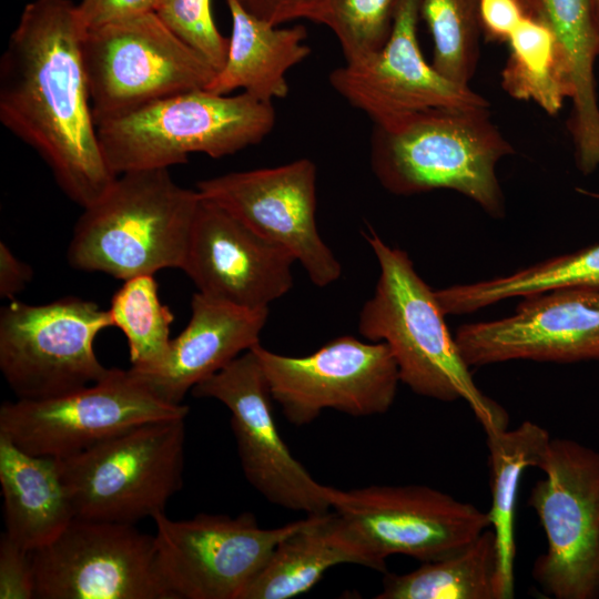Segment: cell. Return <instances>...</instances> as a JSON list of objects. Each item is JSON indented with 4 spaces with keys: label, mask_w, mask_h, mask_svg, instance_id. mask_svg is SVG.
<instances>
[{
    "label": "cell",
    "mask_w": 599,
    "mask_h": 599,
    "mask_svg": "<svg viewBox=\"0 0 599 599\" xmlns=\"http://www.w3.org/2000/svg\"><path fill=\"white\" fill-rule=\"evenodd\" d=\"M377 599H504L497 539L484 530L459 551L417 569L386 573Z\"/></svg>",
    "instance_id": "484cf974"
},
{
    "label": "cell",
    "mask_w": 599,
    "mask_h": 599,
    "mask_svg": "<svg viewBox=\"0 0 599 599\" xmlns=\"http://www.w3.org/2000/svg\"><path fill=\"white\" fill-rule=\"evenodd\" d=\"M185 418L133 427L57 459L75 518L134 524L165 512L182 489Z\"/></svg>",
    "instance_id": "8992f818"
},
{
    "label": "cell",
    "mask_w": 599,
    "mask_h": 599,
    "mask_svg": "<svg viewBox=\"0 0 599 599\" xmlns=\"http://www.w3.org/2000/svg\"><path fill=\"white\" fill-rule=\"evenodd\" d=\"M201 202L169 169L129 171L78 219L67 257L71 266L126 281L183 265Z\"/></svg>",
    "instance_id": "277c9868"
},
{
    "label": "cell",
    "mask_w": 599,
    "mask_h": 599,
    "mask_svg": "<svg viewBox=\"0 0 599 599\" xmlns=\"http://www.w3.org/2000/svg\"><path fill=\"white\" fill-rule=\"evenodd\" d=\"M550 441L549 433L530 420L514 429L486 434L491 494L488 515L498 545L504 599L515 597V519L520 481L526 469L539 468Z\"/></svg>",
    "instance_id": "d4e9b609"
},
{
    "label": "cell",
    "mask_w": 599,
    "mask_h": 599,
    "mask_svg": "<svg viewBox=\"0 0 599 599\" xmlns=\"http://www.w3.org/2000/svg\"><path fill=\"white\" fill-rule=\"evenodd\" d=\"M332 510L374 570L405 555L418 561L448 557L490 528L488 511L425 485L335 489Z\"/></svg>",
    "instance_id": "9c48e42d"
},
{
    "label": "cell",
    "mask_w": 599,
    "mask_h": 599,
    "mask_svg": "<svg viewBox=\"0 0 599 599\" xmlns=\"http://www.w3.org/2000/svg\"><path fill=\"white\" fill-rule=\"evenodd\" d=\"M273 102L245 92L216 94L205 89L174 94L97 125L111 171L169 169L192 153L213 159L263 141L275 125Z\"/></svg>",
    "instance_id": "5b68a950"
},
{
    "label": "cell",
    "mask_w": 599,
    "mask_h": 599,
    "mask_svg": "<svg viewBox=\"0 0 599 599\" xmlns=\"http://www.w3.org/2000/svg\"><path fill=\"white\" fill-rule=\"evenodd\" d=\"M537 13L531 0H478L480 32L488 42H507L519 22Z\"/></svg>",
    "instance_id": "836d02e7"
},
{
    "label": "cell",
    "mask_w": 599,
    "mask_h": 599,
    "mask_svg": "<svg viewBox=\"0 0 599 599\" xmlns=\"http://www.w3.org/2000/svg\"><path fill=\"white\" fill-rule=\"evenodd\" d=\"M577 191L586 196H589L591 199H596L599 201V192H592L583 189H577Z\"/></svg>",
    "instance_id": "74e56055"
},
{
    "label": "cell",
    "mask_w": 599,
    "mask_h": 599,
    "mask_svg": "<svg viewBox=\"0 0 599 599\" xmlns=\"http://www.w3.org/2000/svg\"><path fill=\"white\" fill-rule=\"evenodd\" d=\"M576 287L599 288V244L510 274L435 290V295L445 315H461L509 298Z\"/></svg>",
    "instance_id": "4316f807"
},
{
    "label": "cell",
    "mask_w": 599,
    "mask_h": 599,
    "mask_svg": "<svg viewBox=\"0 0 599 599\" xmlns=\"http://www.w3.org/2000/svg\"><path fill=\"white\" fill-rule=\"evenodd\" d=\"M419 19L420 0H402L385 45L329 74L332 88L374 125L430 109L489 108L469 85L445 78L425 60L417 35Z\"/></svg>",
    "instance_id": "e0dca14e"
},
{
    "label": "cell",
    "mask_w": 599,
    "mask_h": 599,
    "mask_svg": "<svg viewBox=\"0 0 599 599\" xmlns=\"http://www.w3.org/2000/svg\"><path fill=\"white\" fill-rule=\"evenodd\" d=\"M552 28L568 59L572 80L568 130L577 169L585 175L599 167V103L595 65L599 55V20L593 0H531Z\"/></svg>",
    "instance_id": "603a6c76"
},
{
    "label": "cell",
    "mask_w": 599,
    "mask_h": 599,
    "mask_svg": "<svg viewBox=\"0 0 599 599\" xmlns=\"http://www.w3.org/2000/svg\"><path fill=\"white\" fill-rule=\"evenodd\" d=\"M512 314L460 325L455 339L465 362H599V288H559L528 295Z\"/></svg>",
    "instance_id": "ac0fdd59"
},
{
    "label": "cell",
    "mask_w": 599,
    "mask_h": 599,
    "mask_svg": "<svg viewBox=\"0 0 599 599\" xmlns=\"http://www.w3.org/2000/svg\"><path fill=\"white\" fill-rule=\"evenodd\" d=\"M110 326L109 311L93 301H11L0 311L1 373L18 399L51 398L94 384L110 372L94 352L95 337Z\"/></svg>",
    "instance_id": "30bf717a"
},
{
    "label": "cell",
    "mask_w": 599,
    "mask_h": 599,
    "mask_svg": "<svg viewBox=\"0 0 599 599\" xmlns=\"http://www.w3.org/2000/svg\"><path fill=\"white\" fill-rule=\"evenodd\" d=\"M84 34L71 0H33L0 60V122L42 158L63 193L83 209L118 177L92 113Z\"/></svg>",
    "instance_id": "6da1fadb"
},
{
    "label": "cell",
    "mask_w": 599,
    "mask_h": 599,
    "mask_svg": "<svg viewBox=\"0 0 599 599\" xmlns=\"http://www.w3.org/2000/svg\"><path fill=\"white\" fill-rule=\"evenodd\" d=\"M185 404L156 397L129 369L45 399L4 402L0 436L22 450L55 459L82 453L142 424L186 418Z\"/></svg>",
    "instance_id": "8fae6325"
},
{
    "label": "cell",
    "mask_w": 599,
    "mask_h": 599,
    "mask_svg": "<svg viewBox=\"0 0 599 599\" xmlns=\"http://www.w3.org/2000/svg\"><path fill=\"white\" fill-rule=\"evenodd\" d=\"M192 394L216 399L230 410L243 474L268 502L307 516L332 510L336 488L314 479L282 439L273 398L252 348L199 383Z\"/></svg>",
    "instance_id": "5bb4252c"
},
{
    "label": "cell",
    "mask_w": 599,
    "mask_h": 599,
    "mask_svg": "<svg viewBox=\"0 0 599 599\" xmlns=\"http://www.w3.org/2000/svg\"><path fill=\"white\" fill-rule=\"evenodd\" d=\"M35 598L32 551L6 532L0 538V599Z\"/></svg>",
    "instance_id": "d6a6232c"
},
{
    "label": "cell",
    "mask_w": 599,
    "mask_h": 599,
    "mask_svg": "<svg viewBox=\"0 0 599 599\" xmlns=\"http://www.w3.org/2000/svg\"><path fill=\"white\" fill-rule=\"evenodd\" d=\"M82 53L95 124L182 92L216 70L155 12L87 30Z\"/></svg>",
    "instance_id": "ba28073f"
},
{
    "label": "cell",
    "mask_w": 599,
    "mask_h": 599,
    "mask_svg": "<svg viewBox=\"0 0 599 599\" xmlns=\"http://www.w3.org/2000/svg\"><path fill=\"white\" fill-rule=\"evenodd\" d=\"M530 490L531 507L546 536L531 576L555 599L599 598V451L551 438Z\"/></svg>",
    "instance_id": "52a82bcc"
},
{
    "label": "cell",
    "mask_w": 599,
    "mask_h": 599,
    "mask_svg": "<svg viewBox=\"0 0 599 599\" xmlns=\"http://www.w3.org/2000/svg\"><path fill=\"white\" fill-rule=\"evenodd\" d=\"M4 532L34 551L55 539L74 509L55 458L29 454L0 436Z\"/></svg>",
    "instance_id": "7402d4cb"
},
{
    "label": "cell",
    "mask_w": 599,
    "mask_h": 599,
    "mask_svg": "<svg viewBox=\"0 0 599 599\" xmlns=\"http://www.w3.org/2000/svg\"><path fill=\"white\" fill-rule=\"evenodd\" d=\"M509 55L501 70V87L512 99L537 104L557 114L572 97L568 59L552 28L538 13L525 17L507 42Z\"/></svg>",
    "instance_id": "83f0119b"
},
{
    "label": "cell",
    "mask_w": 599,
    "mask_h": 599,
    "mask_svg": "<svg viewBox=\"0 0 599 599\" xmlns=\"http://www.w3.org/2000/svg\"><path fill=\"white\" fill-rule=\"evenodd\" d=\"M294 256L201 196L181 270L199 293L240 307L268 308L293 287Z\"/></svg>",
    "instance_id": "d6986e66"
},
{
    "label": "cell",
    "mask_w": 599,
    "mask_h": 599,
    "mask_svg": "<svg viewBox=\"0 0 599 599\" xmlns=\"http://www.w3.org/2000/svg\"><path fill=\"white\" fill-rule=\"evenodd\" d=\"M341 564L370 569L364 551L348 537L333 510L306 517L285 537L241 599H290L309 591L325 572Z\"/></svg>",
    "instance_id": "cb8c5ba5"
},
{
    "label": "cell",
    "mask_w": 599,
    "mask_h": 599,
    "mask_svg": "<svg viewBox=\"0 0 599 599\" xmlns=\"http://www.w3.org/2000/svg\"><path fill=\"white\" fill-rule=\"evenodd\" d=\"M402 0H323L311 21L336 35L345 62L380 50L387 42Z\"/></svg>",
    "instance_id": "4dcf8cb0"
},
{
    "label": "cell",
    "mask_w": 599,
    "mask_h": 599,
    "mask_svg": "<svg viewBox=\"0 0 599 599\" xmlns=\"http://www.w3.org/2000/svg\"><path fill=\"white\" fill-rule=\"evenodd\" d=\"M420 19L433 39L434 68L469 85L479 59L478 0H420Z\"/></svg>",
    "instance_id": "f546056e"
},
{
    "label": "cell",
    "mask_w": 599,
    "mask_h": 599,
    "mask_svg": "<svg viewBox=\"0 0 599 599\" xmlns=\"http://www.w3.org/2000/svg\"><path fill=\"white\" fill-rule=\"evenodd\" d=\"M33 275L32 268L20 261L9 248L0 242V296L13 298L22 292Z\"/></svg>",
    "instance_id": "8d00e7d4"
},
{
    "label": "cell",
    "mask_w": 599,
    "mask_h": 599,
    "mask_svg": "<svg viewBox=\"0 0 599 599\" xmlns=\"http://www.w3.org/2000/svg\"><path fill=\"white\" fill-rule=\"evenodd\" d=\"M364 236L379 275L373 296L361 309L359 334L387 344L400 383L415 394L440 402L465 400L485 434L508 428L506 409L476 385L447 328L435 290L419 276L409 255L373 230Z\"/></svg>",
    "instance_id": "7a4b0ae2"
},
{
    "label": "cell",
    "mask_w": 599,
    "mask_h": 599,
    "mask_svg": "<svg viewBox=\"0 0 599 599\" xmlns=\"http://www.w3.org/2000/svg\"><path fill=\"white\" fill-rule=\"evenodd\" d=\"M155 13L216 71L224 65L229 38L215 24L211 0H160Z\"/></svg>",
    "instance_id": "1f68e13d"
},
{
    "label": "cell",
    "mask_w": 599,
    "mask_h": 599,
    "mask_svg": "<svg viewBox=\"0 0 599 599\" xmlns=\"http://www.w3.org/2000/svg\"><path fill=\"white\" fill-rule=\"evenodd\" d=\"M267 316L268 308H244L196 292L190 321L162 361L129 370L163 402L181 405L199 383L260 344Z\"/></svg>",
    "instance_id": "ffe728a7"
},
{
    "label": "cell",
    "mask_w": 599,
    "mask_h": 599,
    "mask_svg": "<svg viewBox=\"0 0 599 599\" xmlns=\"http://www.w3.org/2000/svg\"><path fill=\"white\" fill-rule=\"evenodd\" d=\"M316 165L309 159L200 181V195L227 210L264 238L286 248L318 287L335 283L342 265L316 224Z\"/></svg>",
    "instance_id": "2e32d148"
},
{
    "label": "cell",
    "mask_w": 599,
    "mask_h": 599,
    "mask_svg": "<svg viewBox=\"0 0 599 599\" xmlns=\"http://www.w3.org/2000/svg\"><path fill=\"white\" fill-rule=\"evenodd\" d=\"M232 19L227 55L205 90L230 94L242 90L273 102L288 94L287 71L304 61L311 48L302 24L281 28L250 13L240 0H226Z\"/></svg>",
    "instance_id": "44dd1931"
},
{
    "label": "cell",
    "mask_w": 599,
    "mask_h": 599,
    "mask_svg": "<svg viewBox=\"0 0 599 599\" xmlns=\"http://www.w3.org/2000/svg\"><path fill=\"white\" fill-rule=\"evenodd\" d=\"M160 0H81L78 13L85 31L155 12Z\"/></svg>",
    "instance_id": "e575fe53"
},
{
    "label": "cell",
    "mask_w": 599,
    "mask_h": 599,
    "mask_svg": "<svg viewBox=\"0 0 599 599\" xmlns=\"http://www.w3.org/2000/svg\"><path fill=\"white\" fill-rule=\"evenodd\" d=\"M32 560L35 598L171 599L156 572L154 537L134 524L75 518Z\"/></svg>",
    "instance_id": "9a60e30c"
},
{
    "label": "cell",
    "mask_w": 599,
    "mask_h": 599,
    "mask_svg": "<svg viewBox=\"0 0 599 599\" xmlns=\"http://www.w3.org/2000/svg\"><path fill=\"white\" fill-rule=\"evenodd\" d=\"M158 576L171 599H241L275 547L306 518L282 527L258 526L254 514H197L153 518Z\"/></svg>",
    "instance_id": "7c38bea8"
},
{
    "label": "cell",
    "mask_w": 599,
    "mask_h": 599,
    "mask_svg": "<svg viewBox=\"0 0 599 599\" xmlns=\"http://www.w3.org/2000/svg\"><path fill=\"white\" fill-rule=\"evenodd\" d=\"M244 8L261 20L281 26L296 19L312 20L323 0H240Z\"/></svg>",
    "instance_id": "d590c367"
},
{
    "label": "cell",
    "mask_w": 599,
    "mask_h": 599,
    "mask_svg": "<svg viewBox=\"0 0 599 599\" xmlns=\"http://www.w3.org/2000/svg\"><path fill=\"white\" fill-rule=\"evenodd\" d=\"M270 393L291 424L301 427L323 410L353 417L386 413L393 405L398 368L387 344L338 336L306 356H286L261 344L252 347Z\"/></svg>",
    "instance_id": "4fadbf2b"
},
{
    "label": "cell",
    "mask_w": 599,
    "mask_h": 599,
    "mask_svg": "<svg viewBox=\"0 0 599 599\" xmlns=\"http://www.w3.org/2000/svg\"><path fill=\"white\" fill-rule=\"evenodd\" d=\"M112 326L124 334L132 367L148 368L165 356L171 338V309L160 302L153 275L124 281L113 294L110 308Z\"/></svg>",
    "instance_id": "f1b7e54d"
},
{
    "label": "cell",
    "mask_w": 599,
    "mask_h": 599,
    "mask_svg": "<svg viewBox=\"0 0 599 599\" xmlns=\"http://www.w3.org/2000/svg\"><path fill=\"white\" fill-rule=\"evenodd\" d=\"M369 145L372 171L389 193L451 190L493 219L505 216L496 167L515 150L488 108L430 109L374 125Z\"/></svg>",
    "instance_id": "3957f363"
},
{
    "label": "cell",
    "mask_w": 599,
    "mask_h": 599,
    "mask_svg": "<svg viewBox=\"0 0 599 599\" xmlns=\"http://www.w3.org/2000/svg\"><path fill=\"white\" fill-rule=\"evenodd\" d=\"M598 61H599V55H598Z\"/></svg>",
    "instance_id": "ab89813d"
},
{
    "label": "cell",
    "mask_w": 599,
    "mask_h": 599,
    "mask_svg": "<svg viewBox=\"0 0 599 599\" xmlns=\"http://www.w3.org/2000/svg\"><path fill=\"white\" fill-rule=\"evenodd\" d=\"M593 2H595V8H596L597 17H598V20H599V0H593Z\"/></svg>",
    "instance_id": "f35d334b"
}]
</instances>
